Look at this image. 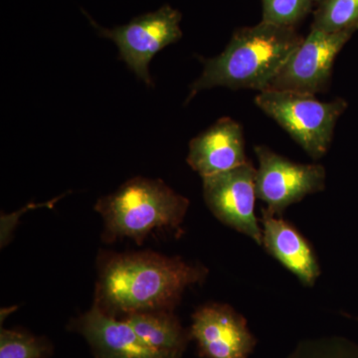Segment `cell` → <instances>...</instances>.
<instances>
[{"label": "cell", "mask_w": 358, "mask_h": 358, "mask_svg": "<svg viewBox=\"0 0 358 358\" xmlns=\"http://www.w3.org/2000/svg\"><path fill=\"white\" fill-rule=\"evenodd\" d=\"M188 207L189 200L164 181L141 176L129 179L95 205L105 222L106 241L129 238L138 245L154 230L178 229Z\"/></svg>", "instance_id": "cell-3"}, {"label": "cell", "mask_w": 358, "mask_h": 358, "mask_svg": "<svg viewBox=\"0 0 358 358\" xmlns=\"http://www.w3.org/2000/svg\"><path fill=\"white\" fill-rule=\"evenodd\" d=\"M320 358H339V357H320Z\"/></svg>", "instance_id": "cell-17"}, {"label": "cell", "mask_w": 358, "mask_h": 358, "mask_svg": "<svg viewBox=\"0 0 358 358\" xmlns=\"http://www.w3.org/2000/svg\"><path fill=\"white\" fill-rule=\"evenodd\" d=\"M303 40L296 28L264 21L235 30L222 53L199 58L204 69L190 86L186 103L214 87L265 91Z\"/></svg>", "instance_id": "cell-2"}, {"label": "cell", "mask_w": 358, "mask_h": 358, "mask_svg": "<svg viewBox=\"0 0 358 358\" xmlns=\"http://www.w3.org/2000/svg\"><path fill=\"white\" fill-rule=\"evenodd\" d=\"M186 160L202 178L243 166L249 159L241 124L229 117H221L190 141Z\"/></svg>", "instance_id": "cell-10"}, {"label": "cell", "mask_w": 358, "mask_h": 358, "mask_svg": "<svg viewBox=\"0 0 358 358\" xmlns=\"http://www.w3.org/2000/svg\"><path fill=\"white\" fill-rule=\"evenodd\" d=\"M312 29L358 31V0H315Z\"/></svg>", "instance_id": "cell-14"}, {"label": "cell", "mask_w": 358, "mask_h": 358, "mask_svg": "<svg viewBox=\"0 0 358 358\" xmlns=\"http://www.w3.org/2000/svg\"><path fill=\"white\" fill-rule=\"evenodd\" d=\"M189 334L201 358H249L257 343L243 315L223 303L200 307Z\"/></svg>", "instance_id": "cell-9"}, {"label": "cell", "mask_w": 358, "mask_h": 358, "mask_svg": "<svg viewBox=\"0 0 358 358\" xmlns=\"http://www.w3.org/2000/svg\"><path fill=\"white\" fill-rule=\"evenodd\" d=\"M255 152L257 197L267 204L268 213L281 216L289 205L324 189L326 169L320 164H296L265 145H257Z\"/></svg>", "instance_id": "cell-7"}, {"label": "cell", "mask_w": 358, "mask_h": 358, "mask_svg": "<svg viewBox=\"0 0 358 358\" xmlns=\"http://www.w3.org/2000/svg\"><path fill=\"white\" fill-rule=\"evenodd\" d=\"M257 169L243 166L203 179L205 203L218 220L263 245V230L255 214Z\"/></svg>", "instance_id": "cell-8"}, {"label": "cell", "mask_w": 358, "mask_h": 358, "mask_svg": "<svg viewBox=\"0 0 358 358\" xmlns=\"http://www.w3.org/2000/svg\"><path fill=\"white\" fill-rule=\"evenodd\" d=\"M262 7L261 21L296 28L313 11L315 0H262Z\"/></svg>", "instance_id": "cell-16"}, {"label": "cell", "mask_w": 358, "mask_h": 358, "mask_svg": "<svg viewBox=\"0 0 358 358\" xmlns=\"http://www.w3.org/2000/svg\"><path fill=\"white\" fill-rule=\"evenodd\" d=\"M51 350L43 338L14 329L0 331V358H48Z\"/></svg>", "instance_id": "cell-15"}, {"label": "cell", "mask_w": 358, "mask_h": 358, "mask_svg": "<svg viewBox=\"0 0 358 358\" xmlns=\"http://www.w3.org/2000/svg\"><path fill=\"white\" fill-rule=\"evenodd\" d=\"M206 268L178 257L150 252L115 254L102 264L95 306L107 315L169 310L180 301L188 286L205 279Z\"/></svg>", "instance_id": "cell-1"}, {"label": "cell", "mask_w": 358, "mask_h": 358, "mask_svg": "<svg viewBox=\"0 0 358 358\" xmlns=\"http://www.w3.org/2000/svg\"><path fill=\"white\" fill-rule=\"evenodd\" d=\"M76 327L99 358H162L126 320H117L96 306L78 320Z\"/></svg>", "instance_id": "cell-11"}, {"label": "cell", "mask_w": 358, "mask_h": 358, "mask_svg": "<svg viewBox=\"0 0 358 358\" xmlns=\"http://www.w3.org/2000/svg\"><path fill=\"white\" fill-rule=\"evenodd\" d=\"M263 246L303 285L312 287L320 275L319 261L306 238L288 221L262 210Z\"/></svg>", "instance_id": "cell-12"}, {"label": "cell", "mask_w": 358, "mask_h": 358, "mask_svg": "<svg viewBox=\"0 0 358 358\" xmlns=\"http://www.w3.org/2000/svg\"><path fill=\"white\" fill-rule=\"evenodd\" d=\"M355 33H329L310 28L266 90L310 96L326 91L334 60Z\"/></svg>", "instance_id": "cell-6"}, {"label": "cell", "mask_w": 358, "mask_h": 358, "mask_svg": "<svg viewBox=\"0 0 358 358\" xmlns=\"http://www.w3.org/2000/svg\"><path fill=\"white\" fill-rule=\"evenodd\" d=\"M255 103L315 160L327 154L336 122L348 108L341 98L320 102L315 96L273 90L260 92Z\"/></svg>", "instance_id": "cell-4"}, {"label": "cell", "mask_w": 358, "mask_h": 358, "mask_svg": "<svg viewBox=\"0 0 358 358\" xmlns=\"http://www.w3.org/2000/svg\"><path fill=\"white\" fill-rule=\"evenodd\" d=\"M141 341L162 358H180L190 334L169 310L134 313L124 319Z\"/></svg>", "instance_id": "cell-13"}, {"label": "cell", "mask_w": 358, "mask_h": 358, "mask_svg": "<svg viewBox=\"0 0 358 358\" xmlns=\"http://www.w3.org/2000/svg\"><path fill=\"white\" fill-rule=\"evenodd\" d=\"M181 18L178 10L166 4L155 13L136 16L128 24L113 29H106L90 21L101 36L115 42L120 58L129 70L148 86H152L148 66L159 51L181 39Z\"/></svg>", "instance_id": "cell-5"}]
</instances>
